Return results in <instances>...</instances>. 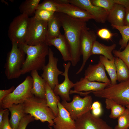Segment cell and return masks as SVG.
I'll return each instance as SVG.
<instances>
[{
	"label": "cell",
	"instance_id": "cell-1",
	"mask_svg": "<svg viewBox=\"0 0 129 129\" xmlns=\"http://www.w3.org/2000/svg\"><path fill=\"white\" fill-rule=\"evenodd\" d=\"M55 14L63 29L64 36L68 44L72 66H75L79 61L81 54V38L82 30L87 27L86 22L59 12Z\"/></svg>",
	"mask_w": 129,
	"mask_h": 129
},
{
	"label": "cell",
	"instance_id": "cell-2",
	"mask_svg": "<svg viewBox=\"0 0 129 129\" xmlns=\"http://www.w3.org/2000/svg\"><path fill=\"white\" fill-rule=\"evenodd\" d=\"M45 42L31 46L25 43L18 44L19 48L27 54L21 69L22 75L34 70H42L45 65L46 58L49 48Z\"/></svg>",
	"mask_w": 129,
	"mask_h": 129
},
{
	"label": "cell",
	"instance_id": "cell-3",
	"mask_svg": "<svg viewBox=\"0 0 129 129\" xmlns=\"http://www.w3.org/2000/svg\"><path fill=\"white\" fill-rule=\"evenodd\" d=\"M23 105L25 114H30L36 120L48 122L49 126H54L53 119L55 116L47 106L45 99L33 96L25 101Z\"/></svg>",
	"mask_w": 129,
	"mask_h": 129
},
{
	"label": "cell",
	"instance_id": "cell-4",
	"mask_svg": "<svg viewBox=\"0 0 129 129\" xmlns=\"http://www.w3.org/2000/svg\"><path fill=\"white\" fill-rule=\"evenodd\" d=\"M11 43V48L7 54L4 66L5 74L8 80L18 78L22 75L21 70L25 59V54L19 48L18 44Z\"/></svg>",
	"mask_w": 129,
	"mask_h": 129
},
{
	"label": "cell",
	"instance_id": "cell-5",
	"mask_svg": "<svg viewBox=\"0 0 129 129\" xmlns=\"http://www.w3.org/2000/svg\"><path fill=\"white\" fill-rule=\"evenodd\" d=\"M91 93L97 97L112 99L123 106L129 105V80L115 85L111 84L103 89Z\"/></svg>",
	"mask_w": 129,
	"mask_h": 129
},
{
	"label": "cell",
	"instance_id": "cell-6",
	"mask_svg": "<svg viewBox=\"0 0 129 129\" xmlns=\"http://www.w3.org/2000/svg\"><path fill=\"white\" fill-rule=\"evenodd\" d=\"M33 80L32 77L27 76L12 92L7 96L0 103L3 109H8L14 104L23 103L27 99L34 96L32 92Z\"/></svg>",
	"mask_w": 129,
	"mask_h": 129
},
{
	"label": "cell",
	"instance_id": "cell-7",
	"mask_svg": "<svg viewBox=\"0 0 129 129\" xmlns=\"http://www.w3.org/2000/svg\"><path fill=\"white\" fill-rule=\"evenodd\" d=\"M48 22L37 19L34 16L30 18L25 43L35 46L46 43Z\"/></svg>",
	"mask_w": 129,
	"mask_h": 129
},
{
	"label": "cell",
	"instance_id": "cell-8",
	"mask_svg": "<svg viewBox=\"0 0 129 129\" xmlns=\"http://www.w3.org/2000/svg\"><path fill=\"white\" fill-rule=\"evenodd\" d=\"M30 18L23 14L15 17L11 23L8 35L12 42L18 44L25 43Z\"/></svg>",
	"mask_w": 129,
	"mask_h": 129
},
{
	"label": "cell",
	"instance_id": "cell-9",
	"mask_svg": "<svg viewBox=\"0 0 129 129\" xmlns=\"http://www.w3.org/2000/svg\"><path fill=\"white\" fill-rule=\"evenodd\" d=\"M92 102V98L90 95H87L82 98L79 95H75L71 102L63 100L61 103L75 120L91 110Z\"/></svg>",
	"mask_w": 129,
	"mask_h": 129
},
{
	"label": "cell",
	"instance_id": "cell-10",
	"mask_svg": "<svg viewBox=\"0 0 129 129\" xmlns=\"http://www.w3.org/2000/svg\"><path fill=\"white\" fill-rule=\"evenodd\" d=\"M48 55V63L42 69L43 72L41 76L53 90L55 86L59 84L58 76L62 75L64 72L58 68V59L54 57V53L50 48Z\"/></svg>",
	"mask_w": 129,
	"mask_h": 129
},
{
	"label": "cell",
	"instance_id": "cell-11",
	"mask_svg": "<svg viewBox=\"0 0 129 129\" xmlns=\"http://www.w3.org/2000/svg\"><path fill=\"white\" fill-rule=\"evenodd\" d=\"M75 129H113L99 117L89 111L75 120Z\"/></svg>",
	"mask_w": 129,
	"mask_h": 129
},
{
	"label": "cell",
	"instance_id": "cell-12",
	"mask_svg": "<svg viewBox=\"0 0 129 129\" xmlns=\"http://www.w3.org/2000/svg\"><path fill=\"white\" fill-rule=\"evenodd\" d=\"M69 3L87 11L96 22L104 23L107 20L108 11L104 8L93 5L90 0H68Z\"/></svg>",
	"mask_w": 129,
	"mask_h": 129
},
{
	"label": "cell",
	"instance_id": "cell-13",
	"mask_svg": "<svg viewBox=\"0 0 129 129\" xmlns=\"http://www.w3.org/2000/svg\"><path fill=\"white\" fill-rule=\"evenodd\" d=\"M97 38V35L95 32L90 30L88 27L82 30L81 38V50L83 62L81 67L76 73V74L82 71L87 61L91 55L92 48Z\"/></svg>",
	"mask_w": 129,
	"mask_h": 129
},
{
	"label": "cell",
	"instance_id": "cell-14",
	"mask_svg": "<svg viewBox=\"0 0 129 129\" xmlns=\"http://www.w3.org/2000/svg\"><path fill=\"white\" fill-rule=\"evenodd\" d=\"M110 84L96 81H91L84 78H81L80 80L75 83L74 90H70V94L78 92L82 95H85L90 92L96 91L105 89Z\"/></svg>",
	"mask_w": 129,
	"mask_h": 129
},
{
	"label": "cell",
	"instance_id": "cell-15",
	"mask_svg": "<svg viewBox=\"0 0 129 129\" xmlns=\"http://www.w3.org/2000/svg\"><path fill=\"white\" fill-rule=\"evenodd\" d=\"M71 64L70 61L67 63H63L64 70L62 75L64 77V80L62 83L57 85L53 90L56 95L59 96L63 100L67 101L70 100L69 96L70 91L71 89L74 87L75 86V83L70 80L68 76V71Z\"/></svg>",
	"mask_w": 129,
	"mask_h": 129
},
{
	"label": "cell",
	"instance_id": "cell-16",
	"mask_svg": "<svg viewBox=\"0 0 129 129\" xmlns=\"http://www.w3.org/2000/svg\"><path fill=\"white\" fill-rule=\"evenodd\" d=\"M103 65L100 61L96 64H90L85 70L84 78L91 81H97L111 84L107 76Z\"/></svg>",
	"mask_w": 129,
	"mask_h": 129
},
{
	"label": "cell",
	"instance_id": "cell-17",
	"mask_svg": "<svg viewBox=\"0 0 129 129\" xmlns=\"http://www.w3.org/2000/svg\"><path fill=\"white\" fill-rule=\"evenodd\" d=\"M66 14L71 17L79 19L86 22L93 17L86 11L70 3L57 4V11Z\"/></svg>",
	"mask_w": 129,
	"mask_h": 129
},
{
	"label": "cell",
	"instance_id": "cell-18",
	"mask_svg": "<svg viewBox=\"0 0 129 129\" xmlns=\"http://www.w3.org/2000/svg\"><path fill=\"white\" fill-rule=\"evenodd\" d=\"M58 112L53 119L54 129H75V121L60 102L58 104Z\"/></svg>",
	"mask_w": 129,
	"mask_h": 129
},
{
	"label": "cell",
	"instance_id": "cell-19",
	"mask_svg": "<svg viewBox=\"0 0 129 129\" xmlns=\"http://www.w3.org/2000/svg\"><path fill=\"white\" fill-rule=\"evenodd\" d=\"M46 43L48 46H53L60 52L65 62H71V57L69 47L64 35L58 37L47 39Z\"/></svg>",
	"mask_w": 129,
	"mask_h": 129
},
{
	"label": "cell",
	"instance_id": "cell-20",
	"mask_svg": "<svg viewBox=\"0 0 129 129\" xmlns=\"http://www.w3.org/2000/svg\"><path fill=\"white\" fill-rule=\"evenodd\" d=\"M126 8L123 6L115 4L108 11L107 20L113 25L118 26L124 25Z\"/></svg>",
	"mask_w": 129,
	"mask_h": 129
},
{
	"label": "cell",
	"instance_id": "cell-21",
	"mask_svg": "<svg viewBox=\"0 0 129 129\" xmlns=\"http://www.w3.org/2000/svg\"><path fill=\"white\" fill-rule=\"evenodd\" d=\"M31 75L33 80L32 89V94L38 98L45 99V88L46 82L39 75L37 70L32 71Z\"/></svg>",
	"mask_w": 129,
	"mask_h": 129
},
{
	"label": "cell",
	"instance_id": "cell-22",
	"mask_svg": "<svg viewBox=\"0 0 129 129\" xmlns=\"http://www.w3.org/2000/svg\"><path fill=\"white\" fill-rule=\"evenodd\" d=\"M11 113L9 122L14 129H17L20 122L26 114L25 113L23 103L14 104L8 108Z\"/></svg>",
	"mask_w": 129,
	"mask_h": 129
},
{
	"label": "cell",
	"instance_id": "cell-23",
	"mask_svg": "<svg viewBox=\"0 0 129 129\" xmlns=\"http://www.w3.org/2000/svg\"><path fill=\"white\" fill-rule=\"evenodd\" d=\"M116 46V45L115 43L110 46H107L96 40L92 48L91 55L100 54L104 56L110 60H113L115 57L113 55L112 53Z\"/></svg>",
	"mask_w": 129,
	"mask_h": 129
},
{
	"label": "cell",
	"instance_id": "cell-24",
	"mask_svg": "<svg viewBox=\"0 0 129 129\" xmlns=\"http://www.w3.org/2000/svg\"><path fill=\"white\" fill-rule=\"evenodd\" d=\"M45 90V97L47 105L51 109L56 117L58 113V104L60 102V98L55 94L53 90L46 82Z\"/></svg>",
	"mask_w": 129,
	"mask_h": 129
},
{
	"label": "cell",
	"instance_id": "cell-25",
	"mask_svg": "<svg viewBox=\"0 0 129 129\" xmlns=\"http://www.w3.org/2000/svg\"><path fill=\"white\" fill-rule=\"evenodd\" d=\"M114 59L112 60H110L102 55H100L99 57V61L103 65L107 71L110 77L111 84L112 85H115L117 84Z\"/></svg>",
	"mask_w": 129,
	"mask_h": 129
},
{
	"label": "cell",
	"instance_id": "cell-26",
	"mask_svg": "<svg viewBox=\"0 0 129 129\" xmlns=\"http://www.w3.org/2000/svg\"><path fill=\"white\" fill-rule=\"evenodd\" d=\"M61 26L55 13L48 22L47 39L57 38L60 36L62 34L60 31Z\"/></svg>",
	"mask_w": 129,
	"mask_h": 129
},
{
	"label": "cell",
	"instance_id": "cell-27",
	"mask_svg": "<svg viewBox=\"0 0 129 129\" xmlns=\"http://www.w3.org/2000/svg\"><path fill=\"white\" fill-rule=\"evenodd\" d=\"M117 81L121 82L129 80V70L127 65L120 59H114Z\"/></svg>",
	"mask_w": 129,
	"mask_h": 129
},
{
	"label": "cell",
	"instance_id": "cell-28",
	"mask_svg": "<svg viewBox=\"0 0 129 129\" xmlns=\"http://www.w3.org/2000/svg\"><path fill=\"white\" fill-rule=\"evenodd\" d=\"M105 103L106 108L111 110V113L109 116L111 118H118L124 112L126 109L124 106L117 103L110 99H105Z\"/></svg>",
	"mask_w": 129,
	"mask_h": 129
},
{
	"label": "cell",
	"instance_id": "cell-29",
	"mask_svg": "<svg viewBox=\"0 0 129 129\" xmlns=\"http://www.w3.org/2000/svg\"><path fill=\"white\" fill-rule=\"evenodd\" d=\"M40 0H26L20 5L19 8L21 14L29 16L34 14L39 4Z\"/></svg>",
	"mask_w": 129,
	"mask_h": 129
},
{
	"label": "cell",
	"instance_id": "cell-30",
	"mask_svg": "<svg viewBox=\"0 0 129 129\" xmlns=\"http://www.w3.org/2000/svg\"><path fill=\"white\" fill-rule=\"evenodd\" d=\"M113 28L118 30L120 33L122 38L120 39L119 44L120 46V50L124 48L129 41V25L118 26L111 25Z\"/></svg>",
	"mask_w": 129,
	"mask_h": 129
},
{
	"label": "cell",
	"instance_id": "cell-31",
	"mask_svg": "<svg viewBox=\"0 0 129 129\" xmlns=\"http://www.w3.org/2000/svg\"><path fill=\"white\" fill-rule=\"evenodd\" d=\"M118 124L114 129H128L129 128V109L126 108L124 112L117 118Z\"/></svg>",
	"mask_w": 129,
	"mask_h": 129
},
{
	"label": "cell",
	"instance_id": "cell-32",
	"mask_svg": "<svg viewBox=\"0 0 129 129\" xmlns=\"http://www.w3.org/2000/svg\"><path fill=\"white\" fill-rule=\"evenodd\" d=\"M94 5L102 7L109 11L116 4H118L119 0H91Z\"/></svg>",
	"mask_w": 129,
	"mask_h": 129
},
{
	"label": "cell",
	"instance_id": "cell-33",
	"mask_svg": "<svg viewBox=\"0 0 129 129\" xmlns=\"http://www.w3.org/2000/svg\"><path fill=\"white\" fill-rule=\"evenodd\" d=\"M112 53L115 57L118 58L123 61L129 70V41L123 50H114Z\"/></svg>",
	"mask_w": 129,
	"mask_h": 129
},
{
	"label": "cell",
	"instance_id": "cell-34",
	"mask_svg": "<svg viewBox=\"0 0 129 129\" xmlns=\"http://www.w3.org/2000/svg\"><path fill=\"white\" fill-rule=\"evenodd\" d=\"M55 12L43 9L36 10L34 17L39 20L48 22L53 17Z\"/></svg>",
	"mask_w": 129,
	"mask_h": 129
},
{
	"label": "cell",
	"instance_id": "cell-35",
	"mask_svg": "<svg viewBox=\"0 0 129 129\" xmlns=\"http://www.w3.org/2000/svg\"><path fill=\"white\" fill-rule=\"evenodd\" d=\"M39 9L56 12L57 4L55 0H44L38 5L37 10Z\"/></svg>",
	"mask_w": 129,
	"mask_h": 129
},
{
	"label": "cell",
	"instance_id": "cell-36",
	"mask_svg": "<svg viewBox=\"0 0 129 129\" xmlns=\"http://www.w3.org/2000/svg\"><path fill=\"white\" fill-rule=\"evenodd\" d=\"M34 119V118L30 114H26L20 121L17 129H26L28 124Z\"/></svg>",
	"mask_w": 129,
	"mask_h": 129
},
{
	"label": "cell",
	"instance_id": "cell-37",
	"mask_svg": "<svg viewBox=\"0 0 129 129\" xmlns=\"http://www.w3.org/2000/svg\"><path fill=\"white\" fill-rule=\"evenodd\" d=\"M9 110L7 109L4 113L2 122L0 124V129H14L9 122Z\"/></svg>",
	"mask_w": 129,
	"mask_h": 129
},
{
	"label": "cell",
	"instance_id": "cell-38",
	"mask_svg": "<svg viewBox=\"0 0 129 129\" xmlns=\"http://www.w3.org/2000/svg\"><path fill=\"white\" fill-rule=\"evenodd\" d=\"M97 34L101 38L106 40L110 39L113 35V33L106 28L99 29L97 32Z\"/></svg>",
	"mask_w": 129,
	"mask_h": 129
},
{
	"label": "cell",
	"instance_id": "cell-39",
	"mask_svg": "<svg viewBox=\"0 0 129 129\" xmlns=\"http://www.w3.org/2000/svg\"><path fill=\"white\" fill-rule=\"evenodd\" d=\"M15 89V87L13 86L10 88L5 90H0V103L3 99L11 93Z\"/></svg>",
	"mask_w": 129,
	"mask_h": 129
},
{
	"label": "cell",
	"instance_id": "cell-40",
	"mask_svg": "<svg viewBox=\"0 0 129 129\" xmlns=\"http://www.w3.org/2000/svg\"><path fill=\"white\" fill-rule=\"evenodd\" d=\"M91 113L94 116L98 117L101 115L102 113V109L101 108L93 109H91Z\"/></svg>",
	"mask_w": 129,
	"mask_h": 129
},
{
	"label": "cell",
	"instance_id": "cell-41",
	"mask_svg": "<svg viewBox=\"0 0 129 129\" xmlns=\"http://www.w3.org/2000/svg\"><path fill=\"white\" fill-rule=\"evenodd\" d=\"M129 25V6L126 8L124 25Z\"/></svg>",
	"mask_w": 129,
	"mask_h": 129
},
{
	"label": "cell",
	"instance_id": "cell-42",
	"mask_svg": "<svg viewBox=\"0 0 129 129\" xmlns=\"http://www.w3.org/2000/svg\"><path fill=\"white\" fill-rule=\"evenodd\" d=\"M101 107V105L100 103L98 101H96L92 103L91 106V110L93 109Z\"/></svg>",
	"mask_w": 129,
	"mask_h": 129
},
{
	"label": "cell",
	"instance_id": "cell-43",
	"mask_svg": "<svg viewBox=\"0 0 129 129\" xmlns=\"http://www.w3.org/2000/svg\"><path fill=\"white\" fill-rule=\"evenodd\" d=\"M6 109H1L0 111V124L2 122L4 114L6 110Z\"/></svg>",
	"mask_w": 129,
	"mask_h": 129
},
{
	"label": "cell",
	"instance_id": "cell-44",
	"mask_svg": "<svg viewBox=\"0 0 129 129\" xmlns=\"http://www.w3.org/2000/svg\"><path fill=\"white\" fill-rule=\"evenodd\" d=\"M125 106L127 108L129 109V105H126Z\"/></svg>",
	"mask_w": 129,
	"mask_h": 129
},
{
	"label": "cell",
	"instance_id": "cell-45",
	"mask_svg": "<svg viewBox=\"0 0 129 129\" xmlns=\"http://www.w3.org/2000/svg\"><path fill=\"white\" fill-rule=\"evenodd\" d=\"M49 129H52V127H49Z\"/></svg>",
	"mask_w": 129,
	"mask_h": 129
}]
</instances>
